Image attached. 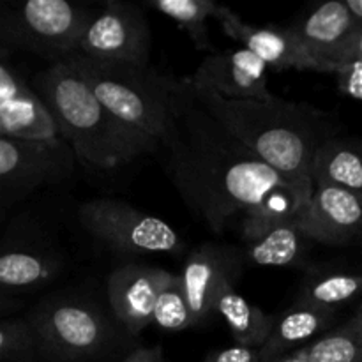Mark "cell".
Returning a JSON list of instances; mask_svg holds the SVG:
<instances>
[{
    "instance_id": "cell-1",
    "label": "cell",
    "mask_w": 362,
    "mask_h": 362,
    "mask_svg": "<svg viewBox=\"0 0 362 362\" xmlns=\"http://www.w3.org/2000/svg\"><path fill=\"white\" fill-rule=\"evenodd\" d=\"M173 186L212 232L237 226L246 243L283 221L300 219L313 189L293 182L226 131L179 81L158 154Z\"/></svg>"
},
{
    "instance_id": "cell-2",
    "label": "cell",
    "mask_w": 362,
    "mask_h": 362,
    "mask_svg": "<svg viewBox=\"0 0 362 362\" xmlns=\"http://www.w3.org/2000/svg\"><path fill=\"white\" fill-rule=\"evenodd\" d=\"M193 90L204 108L262 161L293 182L315 189L311 180L315 154L320 145L334 138L324 112L279 98L230 101L205 88L193 87Z\"/></svg>"
},
{
    "instance_id": "cell-3",
    "label": "cell",
    "mask_w": 362,
    "mask_h": 362,
    "mask_svg": "<svg viewBox=\"0 0 362 362\" xmlns=\"http://www.w3.org/2000/svg\"><path fill=\"white\" fill-rule=\"evenodd\" d=\"M32 87L52 110L64 140L87 168L115 170L147 154L103 106L69 59L35 74Z\"/></svg>"
},
{
    "instance_id": "cell-4",
    "label": "cell",
    "mask_w": 362,
    "mask_h": 362,
    "mask_svg": "<svg viewBox=\"0 0 362 362\" xmlns=\"http://www.w3.org/2000/svg\"><path fill=\"white\" fill-rule=\"evenodd\" d=\"M113 119L147 154H158L168 131L179 81L151 66L105 64L81 57H67Z\"/></svg>"
},
{
    "instance_id": "cell-5",
    "label": "cell",
    "mask_w": 362,
    "mask_h": 362,
    "mask_svg": "<svg viewBox=\"0 0 362 362\" xmlns=\"http://www.w3.org/2000/svg\"><path fill=\"white\" fill-rule=\"evenodd\" d=\"M48 362H90L113 350L117 334L99 308L78 297L46 300L28 317Z\"/></svg>"
},
{
    "instance_id": "cell-6",
    "label": "cell",
    "mask_w": 362,
    "mask_h": 362,
    "mask_svg": "<svg viewBox=\"0 0 362 362\" xmlns=\"http://www.w3.org/2000/svg\"><path fill=\"white\" fill-rule=\"evenodd\" d=\"M94 13L67 0H28L2 18V37L53 62L74 55Z\"/></svg>"
},
{
    "instance_id": "cell-7",
    "label": "cell",
    "mask_w": 362,
    "mask_h": 362,
    "mask_svg": "<svg viewBox=\"0 0 362 362\" xmlns=\"http://www.w3.org/2000/svg\"><path fill=\"white\" fill-rule=\"evenodd\" d=\"M78 219L85 232L119 253L177 255L182 250V240L172 225L126 202L95 198L81 205Z\"/></svg>"
},
{
    "instance_id": "cell-8",
    "label": "cell",
    "mask_w": 362,
    "mask_h": 362,
    "mask_svg": "<svg viewBox=\"0 0 362 362\" xmlns=\"http://www.w3.org/2000/svg\"><path fill=\"white\" fill-rule=\"evenodd\" d=\"M76 161L69 144H41L0 136L2 209H9L39 187L67 179Z\"/></svg>"
},
{
    "instance_id": "cell-9",
    "label": "cell",
    "mask_w": 362,
    "mask_h": 362,
    "mask_svg": "<svg viewBox=\"0 0 362 362\" xmlns=\"http://www.w3.org/2000/svg\"><path fill=\"white\" fill-rule=\"evenodd\" d=\"M76 53L95 62L148 66L151 28L144 13L133 4L110 0L92 16Z\"/></svg>"
},
{
    "instance_id": "cell-10",
    "label": "cell",
    "mask_w": 362,
    "mask_h": 362,
    "mask_svg": "<svg viewBox=\"0 0 362 362\" xmlns=\"http://www.w3.org/2000/svg\"><path fill=\"white\" fill-rule=\"evenodd\" d=\"M0 136L67 144L52 110L7 57L0 66Z\"/></svg>"
},
{
    "instance_id": "cell-11",
    "label": "cell",
    "mask_w": 362,
    "mask_h": 362,
    "mask_svg": "<svg viewBox=\"0 0 362 362\" xmlns=\"http://www.w3.org/2000/svg\"><path fill=\"white\" fill-rule=\"evenodd\" d=\"M269 67L246 48H230L209 53L193 76L187 78L193 87L205 88L230 101L274 99L269 88Z\"/></svg>"
},
{
    "instance_id": "cell-12",
    "label": "cell",
    "mask_w": 362,
    "mask_h": 362,
    "mask_svg": "<svg viewBox=\"0 0 362 362\" xmlns=\"http://www.w3.org/2000/svg\"><path fill=\"white\" fill-rule=\"evenodd\" d=\"M357 21L346 0H331L290 25L313 71L334 73L345 62L346 48L357 30Z\"/></svg>"
},
{
    "instance_id": "cell-13",
    "label": "cell",
    "mask_w": 362,
    "mask_h": 362,
    "mask_svg": "<svg viewBox=\"0 0 362 362\" xmlns=\"http://www.w3.org/2000/svg\"><path fill=\"white\" fill-rule=\"evenodd\" d=\"M172 272L151 265L129 264L108 276V300L112 313L126 331L140 334L154 324V311Z\"/></svg>"
},
{
    "instance_id": "cell-14",
    "label": "cell",
    "mask_w": 362,
    "mask_h": 362,
    "mask_svg": "<svg viewBox=\"0 0 362 362\" xmlns=\"http://www.w3.org/2000/svg\"><path fill=\"white\" fill-rule=\"evenodd\" d=\"M300 228L315 243L343 246L362 233V198L332 186H315Z\"/></svg>"
},
{
    "instance_id": "cell-15",
    "label": "cell",
    "mask_w": 362,
    "mask_h": 362,
    "mask_svg": "<svg viewBox=\"0 0 362 362\" xmlns=\"http://www.w3.org/2000/svg\"><path fill=\"white\" fill-rule=\"evenodd\" d=\"M219 21L223 32L228 37L239 42L240 48L255 53L262 62L267 64L269 69L313 71L310 59L290 27L278 28L250 25L240 20L239 14L233 13L232 9H226Z\"/></svg>"
},
{
    "instance_id": "cell-16",
    "label": "cell",
    "mask_w": 362,
    "mask_h": 362,
    "mask_svg": "<svg viewBox=\"0 0 362 362\" xmlns=\"http://www.w3.org/2000/svg\"><path fill=\"white\" fill-rule=\"evenodd\" d=\"M180 279L194 327L214 313L219 288L230 279V265L218 247L205 244L187 257Z\"/></svg>"
},
{
    "instance_id": "cell-17",
    "label": "cell",
    "mask_w": 362,
    "mask_h": 362,
    "mask_svg": "<svg viewBox=\"0 0 362 362\" xmlns=\"http://www.w3.org/2000/svg\"><path fill=\"white\" fill-rule=\"evenodd\" d=\"M334 310L296 303L276 320L274 331L260 349V362H272L303 349L331 331Z\"/></svg>"
},
{
    "instance_id": "cell-18",
    "label": "cell",
    "mask_w": 362,
    "mask_h": 362,
    "mask_svg": "<svg viewBox=\"0 0 362 362\" xmlns=\"http://www.w3.org/2000/svg\"><path fill=\"white\" fill-rule=\"evenodd\" d=\"M313 186H332L362 198V141L331 138L311 165Z\"/></svg>"
},
{
    "instance_id": "cell-19",
    "label": "cell",
    "mask_w": 362,
    "mask_h": 362,
    "mask_svg": "<svg viewBox=\"0 0 362 362\" xmlns=\"http://www.w3.org/2000/svg\"><path fill=\"white\" fill-rule=\"evenodd\" d=\"M214 313L226 322L235 345L251 349H262L267 343L278 320L235 292L232 279L223 283L219 288Z\"/></svg>"
},
{
    "instance_id": "cell-20",
    "label": "cell",
    "mask_w": 362,
    "mask_h": 362,
    "mask_svg": "<svg viewBox=\"0 0 362 362\" xmlns=\"http://www.w3.org/2000/svg\"><path fill=\"white\" fill-rule=\"evenodd\" d=\"M60 271V262L52 251L30 246L4 250L0 257V283L4 290L25 292L52 281Z\"/></svg>"
},
{
    "instance_id": "cell-21",
    "label": "cell",
    "mask_w": 362,
    "mask_h": 362,
    "mask_svg": "<svg viewBox=\"0 0 362 362\" xmlns=\"http://www.w3.org/2000/svg\"><path fill=\"white\" fill-rule=\"evenodd\" d=\"M272 362H362V320L352 317L303 349Z\"/></svg>"
},
{
    "instance_id": "cell-22",
    "label": "cell",
    "mask_w": 362,
    "mask_h": 362,
    "mask_svg": "<svg viewBox=\"0 0 362 362\" xmlns=\"http://www.w3.org/2000/svg\"><path fill=\"white\" fill-rule=\"evenodd\" d=\"M308 240L300 228V219L283 221L247 243V257L253 264L264 267H288L303 260Z\"/></svg>"
},
{
    "instance_id": "cell-23",
    "label": "cell",
    "mask_w": 362,
    "mask_h": 362,
    "mask_svg": "<svg viewBox=\"0 0 362 362\" xmlns=\"http://www.w3.org/2000/svg\"><path fill=\"white\" fill-rule=\"evenodd\" d=\"M148 6L175 21L189 35L194 48L200 52H216L209 39L207 20L209 18L219 20L228 7L218 6L212 0H151Z\"/></svg>"
},
{
    "instance_id": "cell-24",
    "label": "cell",
    "mask_w": 362,
    "mask_h": 362,
    "mask_svg": "<svg viewBox=\"0 0 362 362\" xmlns=\"http://www.w3.org/2000/svg\"><path fill=\"white\" fill-rule=\"evenodd\" d=\"M362 292V274L357 272H324L304 281L296 303L334 310L350 303Z\"/></svg>"
},
{
    "instance_id": "cell-25",
    "label": "cell",
    "mask_w": 362,
    "mask_h": 362,
    "mask_svg": "<svg viewBox=\"0 0 362 362\" xmlns=\"http://www.w3.org/2000/svg\"><path fill=\"white\" fill-rule=\"evenodd\" d=\"M39 339L28 318H7L0 324V362H35Z\"/></svg>"
},
{
    "instance_id": "cell-26",
    "label": "cell",
    "mask_w": 362,
    "mask_h": 362,
    "mask_svg": "<svg viewBox=\"0 0 362 362\" xmlns=\"http://www.w3.org/2000/svg\"><path fill=\"white\" fill-rule=\"evenodd\" d=\"M154 324L163 331L177 332L193 327L189 304L182 288L180 276L173 274L168 285L163 288L154 311Z\"/></svg>"
},
{
    "instance_id": "cell-27",
    "label": "cell",
    "mask_w": 362,
    "mask_h": 362,
    "mask_svg": "<svg viewBox=\"0 0 362 362\" xmlns=\"http://www.w3.org/2000/svg\"><path fill=\"white\" fill-rule=\"evenodd\" d=\"M338 87L349 98L362 101V60H349L334 71Z\"/></svg>"
},
{
    "instance_id": "cell-28",
    "label": "cell",
    "mask_w": 362,
    "mask_h": 362,
    "mask_svg": "<svg viewBox=\"0 0 362 362\" xmlns=\"http://www.w3.org/2000/svg\"><path fill=\"white\" fill-rule=\"evenodd\" d=\"M204 362H260V349L233 345L219 352L209 354Z\"/></svg>"
},
{
    "instance_id": "cell-29",
    "label": "cell",
    "mask_w": 362,
    "mask_h": 362,
    "mask_svg": "<svg viewBox=\"0 0 362 362\" xmlns=\"http://www.w3.org/2000/svg\"><path fill=\"white\" fill-rule=\"evenodd\" d=\"M124 362H165L161 356V349H138L124 359Z\"/></svg>"
},
{
    "instance_id": "cell-30",
    "label": "cell",
    "mask_w": 362,
    "mask_h": 362,
    "mask_svg": "<svg viewBox=\"0 0 362 362\" xmlns=\"http://www.w3.org/2000/svg\"><path fill=\"white\" fill-rule=\"evenodd\" d=\"M349 60H362V25L357 27L356 34H354L352 41H350L349 48H346L345 62H349Z\"/></svg>"
},
{
    "instance_id": "cell-31",
    "label": "cell",
    "mask_w": 362,
    "mask_h": 362,
    "mask_svg": "<svg viewBox=\"0 0 362 362\" xmlns=\"http://www.w3.org/2000/svg\"><path fill=\"white\" fill-rule=\"evenodd\" d=\"M346 6L356 18L357 25H362V0H346Z\"/></svg>"
},
{
    "instance_id": "cell-32",
    "label": "cell",
    "mask_w": 362,
    "mask_h": 362,
    "mask_svg": "<svg viewBox=\"0 0 362 362\" xmlns=\"http://www.w3.org/2000/svg\"><path fill=\"white\" fill-rule=\"evenodd\" d=\"M357 318H359V320H362V304H361V308H359V311H357V315H356Z\"/></svg>"
},
{
    "instance_id": "cell-33",
    "label": "cell",
    "mask_w": 362,
    "mask_h": 362,
    "mask_svg": "<svg viewBox=\"0 0 362 362\" xmlns=\"http://www.w3.org/2000/svg\"><path fill=\"white\" fill-rule=\"evenodd\" d=\"M361 240H362V233H361Z\"/></svg>"
}]
</instances>
